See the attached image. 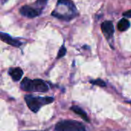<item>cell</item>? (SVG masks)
Instances as JSON below:
<instances>
[{"instance_id":"ba28073f","label":"cell","mask_w":131,"mask_h":131,"mask_svg":"<svg viewBox=\"0 0 131 131\" xmlns=\"http://www.w3.org/2000/svg\"><path fill=\"white\" fill-rule=\"evenodd\" d=\"M71 110L73 112H74L76 114L79 115L84 120H85V121H87V122H89V119H88V117L87 113H86L81 108H80V107H78V106H72V107H71Z\"/></svg>"},{"instance_id":"3957f363","label":"cell","mask_w":131,"mask_h":131,"mask_svg":"<svg viewBox=\"0 0 131 131\" xmlns=\"http://www.w3.org/2000/svg\"><path fill=\"white\" fill-rule=\"evenodd\" d=\"M56 131H86L84 124L76 120H61L54 127Z\"/></svg>"},{"instance_id":"7c38bea8","label":"cell","mask_w":131,"mask_h":131,"mask_svg":"<svg viewBox=\"0 0 131 131\" xmlns=\"http://www.w3.org/2000/svg\"><path fill=\"white\" fill-rule=\"evenodd\" d=\"M66 53H67V49H66V48L64 47V46H62L60 48L59 51H58V56H57V58H58V59H60V58H61V57L64 56H65V54H66Z\"/></svg>"},{"instance_id":"277c9868","label":"cell","mask_w":131,"mask_h":131,"mask_svg":"<svg viewBox=\"0 0 131 131\" xmlns=\"http://www.w3.org/2000/svg\"><path fill=\"white\" fill-rule=\"evenodd\" d=\"M40 10H38V8H34L29 5H24L20 9V13L28 18H34L36 17L38 15H39L41 14Z\"/></svg>"},{"instance_id":"6da1fadb","label":"cell","mask_w":131,"mask_h":131,"mask_svg":"<svg viewBox=\"0 0 131 131\" xmlns=\"http://www.w3.org/2000/svg\"><path fill=\"white\" fill-rule=\"evenodd\" d=\"M21 88L26 92H41L45 93L48 90V86L45 82L41 80H31L25 78L21 83Z\"/></svg>"},{"instance_id":"5b68a950","label":"cell","mask_w":131,"mask_h":131,"mask_svg":"<svg viewBox=\"0 0 131 131\" xmlns=\"http://www.w3.org/2000/svg\"><path fill=\"white\" fill-rule=\"evenodd\" d=\"M0 39L2 42L7 43L8 45H11L12 46H15V47H19L21 45V42L19 40L14 39L12 36H10L8 34L2 32H0Z\"/></svg>"},{"instance_id":"7a4b0ae2","label":"cell","mask_w":131,"mask_h":131,"mask_svg":"<svg viewBox=\"0 0 131 131\" xmlns=\"http://www.w3.org/2000/svg\"><path fill=\"white\" fill-rule=\"evenodd\" d=\"M25 100L28 107V108L34 113H37L40 108L46 104L51 103L54 101L53 97H35L31 95H27L25 97Z\"/></svg>"},{"instance_id":"8992f818","label":"cell","mask_w":131,"mask_h":131,"mask_svg":"<svg viewBox=\"0 0 131 131\" xmlns=\"http://www.w3.org/2000/svg\"><path fill=\"white\" fill-rule=\"evenodd\" d=\"M101 30L105 36L108 39L112 37L114 33V27L111 21H105L101 24Z\"/></svg>"},{"instance_id":"52a82bcc","label":"cell","mask_w":131,"mask_h":131,"mask_svg":"<svg viewBox=\"0 0 131 131\" xmlns=\"http://www.w3.org/2000/svg\"><path fill=\"white\" fill-rule=\"evenodd\" d=\"M8 73L14 81H18L23 76V71L21 68H11L8 70Z\"/></svg>"},{"instance_id":"4fadbf2b","label":"cell","mask_w":131,"mask_h":131,"mask_svg":"<svg viewBox=\"0 0 131 131\" xmlns=\"http://www.w3.org/2000/svg\"><path fill=\"white\" fill-rule=\"evenodd\" d=\"M123 15L125 16V17H127V18H131V9L128 10L126 12H124L123 13Z\"/></svg>"},{"instance_id":"9c48e42d","label":"cell","mask_w":131,"mask_h":131,"mask_svg":"<svg viewBox=\"0 0 131 131\" xmlns=\"http://www.w3.org/2000/svg\"><path fill=\"white\" fill-rule=\"evenodd\" d=\"M130 26V22L124 18V19H121L119 22L117 23V29L121 31V32H124V31H126L127 29H129V27Z\"/></svg>"},{"instance_id":"8fae6325","label":"cell","mask_w":131,"mask_h":131,"mask_svg":"<svg viewBox=\"0 0 131 131\" xmlns=\"http://www.w3.org/2000/svg\"><path fill=\"white\" fill-rule=\"evenodd\" d=\"M91 83L94 84V85H96V86H101V87H104L106 86V83L101 80V79H97V80H91L90 81Z\"/></svg>"},{"instance_id":"30bf717a","label":"cell","mask_w":131,"mask_h":131,"mask_svg":"<svg viewBox=\"0 0 131 131\" xmlns=\"http://www.w3.org/2000/svg\"><path fill=\"white\" fill-rule=\"evenodd\" d=\"M48 0H37L35 2V5L38 7V9L41 11L42 8L46 5Z\"/></svg>"}]
</instances>
